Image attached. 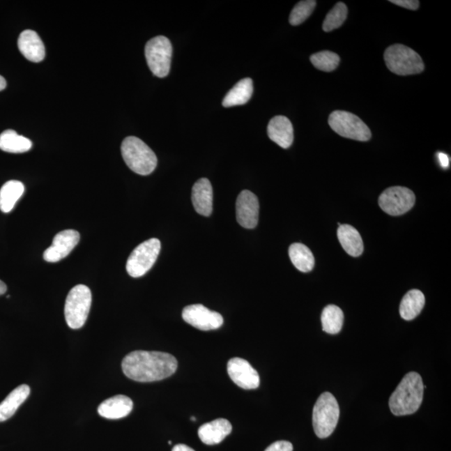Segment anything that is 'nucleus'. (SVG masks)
I'll return each mask as SVG.
<instances>
[{
    "instance_id": "1",
    "label": "nucleus",
    "mask_w": 451,
    "mask_h": 451,
    "mask_svg": "<svg viewBox=\"0 0 451 451\" xmlns=\"http://www.w3.org/2000/svg\"><path fill=\"white\" fill-rule=\"evenodd\" d=\"M178 360L168 353L137 351L128 353L122 361V371L134 381H162L178 369Z\"/></svg>"
},
{
    "instance_id": "2",
    "label": "nucleus",
    "mask_w": 451,
    "mask_h": 451,
    "mask_svg": "<svg viewBox=\"0 0 451 451\" xmlns=\"http://www.w3.org/2000/svg\"><path fill=\"white\" fill-rule=\"evenodd\" d=\"M425 385L416 372L408 373L391 395L389 406L392 414L404 416L415 414L423 402Z\"/></svg>"
},
{
    "instance_id": "3",
    "label": "nucleus",
    "mask_w": 451,
    "mask_h": 451,
    "mask_svg": "<svg viewBox=\"0 0 451 451\" xmlns=\"http://www.w3.org/2000/svg\"><path fill=\"white\" fill-rule=\"evenodd\" d=\"M121 154L130 170L142 176L153 174L158 158L146 143L136 137H128L121 144Z\"/></svg>"
},
{
    "instance_id": "4",
    "label": "nucleus",
    "mask_w": 451,
    "mask_h": 451,
    "mask_svg": "<svg viewBox=\"0 0 451 451\" xmlns=\"http://www.w3.org/2000/svg\"><path fill=\"white\" fill-rule=\"evenodd\" d=\"M340 411L338 402L330 392H324L316 402L313 411L314 431L320 439L330 436L338 425Z\"/></svg>"
},
{
    "instance_id": "5",
    "label": "nucleus",
    "mask_w": 451,
    "mask_h": 451,
    "mask_svg": "<svg viewBox=\"0 0 451 451\" xmlns=\"http://www.w3.org/2000/svg\"><path fill=\"white\" fill-rule=\"evenodd\" d=\"M387 68L399 75H411L423 72L425 65L420 54L403 45H394L385 52Z\"/></svg>"
},
{
    "instance_id": "6",
    "label": "nucleus",
    "mask_w": 451,
    "mask_h": 451,
    "mask_svg": "<svg viewBox=\"0 0 451 451\" xmlns=\"http://www.w3.org/2000/svg\"><path fill=\"white\" fill-rule=\"evenodd\" d=\"M91 303V291L87 286L79 284L70 291L66 301L65 316L70 328L78 330L85 326Z\"/></svg>"
},
{
    "instance_id": "7",
    "label": "nucleus",
    "mask_w": 451,
    "mask_h": 451,
    "mask_svg": "<svg viewBox=\"0 0 451 451\" xmlns=\"http://www.w3.org/2000/svg\"><path fill=\"white\" fill-rule=\"evenodd\" d=\"M145 56L147 65L155 77H167L170 72L172 57V45L168 38L159 36L147 42Z\"/></svg>"
},
{
    "instance_id": "8",
    "label": "nucleus",
    "mask_w": 451,
    "mask_h": 451,
    "mask_svg": "<svg viewBox=\"0 0 451 451\" xmlns=\"http://www.w3.org/2000/svg\"><path fill=\"white\" fill-rule=\"evenodd\" d=\"M330 128L339 136L359 142H368L372 134L364 121L355 114L335 111L328 118Z\"/></svg>"
},
{
    "instance_id": "9",
    "label": "nucleus",
    "mask_w": 451,
    "mask_h": 451,
    "mask_svg": "<svg viewBox=\"0 0 451 451\" xmlns=\"http://www.w3.org/2000/svg\"><path fill=\"white\" fill-rule=\"evenodd\" d=\"M161 242L158 238H151L137 246L130 254L126 271L132 277H141L150 270L157 261Z\"/></svg>"
},
{
    "instance_id": "10",
    "label": "nucleus",
    "mask_w": 451,
    "mask_h": 451,
    "mask_svg": "<svg viewBox=\"0 0 451 451\" xmlns=\"http://www.w3.org/2000/svg\"><path fill=\"white\" fill-rule=\"evenodd\" d=\"M415 204V193L404 187L388 188L379 198V206L390 216H400L406 213Z\"/></svg>"
},
{
    "instance_id": "11",
    "label": "nucleus",
    "mask_w": 451,
    "mask_h": 451,
    "mask_svg": "<svg viewBox=\"0 0 451 451\" xmlns=\"http://www.w3.org/2000/svg\"><path fill=\"white\" fill-rule=\"evenodd\" d=\"M183 319L190 326L202 331L217 330L223 324L220 314L201 305L185 307L183 311Z\"/></svg>"
},
{
    "instance_id": "12",
    "label": "nucleus",
    "mask_w": 451,
    "mask_h": 451,
    "mask_svg": "<svg viewBox=\"0 0 451 451\" xmlns=\"http://www.w3.org/2000/svg\"><path fill=\"white\" fill-rule=\"evenodd\" d=\"M227 373L236 385L244 390H254L260 385V377L250 362L234 358L227 362Z\"/></svg>"
},
{
    "instance_id": "13",
    "label": "nucleus",
    "mask_w": 451,
    "mask_h": 451,
    "mask_svg": "<svg viewBox=\"0 0 451 451\" xmlns=\"http://www.w3.org/2000/svg\"><path fill=\"white\" fill-rule=\"evenodd\" d=\"M236 214L239 225L244 229H252L258 225L259 202L254 193L244 190L239 194L236 204Z\"/></svg>"
},
{
    "instance_id": "14",
    "label": "nucleus",
    "mask_w": 451,
    "mask_h": 451,
    "mask_svg": "<svg viewBox=\"0 0 451 451\" xmlns=\"http://www.w3.org/2000/svg\"><path fill=\"white\" fill-rule=\"evenodd\" d=\"M81 236L77 231L65 230L54 238L52 245L44 252V259L48 263H57L66 258L77 246Z\"/></svg>"
},
{
    "instance_id": "15",
    "label": "nucleus",
    "mask_w": 451,
    "mask_h": 451,
    "mask_svg": "<svg viewBox=\"0 0 451 451\" xmlns=\"http://www.w3.org/2000/svg\"><path fill=\"white\" fill-rule=\"evenodd\" d=\"M192 201L196 212L201 216L209 217L213 213V190L210 181L206 178L198 180L194 184Z\"/></svg>"
},
{
    "instance_id": "16",
    "label": "nucleus",
    "mask_w": 451,
    "mask_h": 451,
    "mask_svg": "<svg viewBox=\"0 0 451 451\" xmlns=\"http://www.w3.org/2000/svg\"><path fill=\"white\" fill-rule=\"evenodd\" d=\"M268 137L284 149H288L293 142L292 122L284 116H274L268 125Z\"/></svg>"
},
{
    "instance_id": "17",
    "label": "nucleus",
    "mask_w": 451,
    "mask_h": 451,
    "mask_svg": "<svg viewBox=\"0 0 451 451\" xmlns=\"http://www.w3.org/2000/svg\"><path fill=\"white\" fill-rule=\"evenodd\" d=\"M20 52L29 61L38 63L44 60L45 48L38 33L26 29L20 33L18 40Z\"/></svg>"
},
{
    "instance_id": "18",
    "label": "nucleus",
    "mask_w": 451,
    "mask_h": 451,
    "mask_svg": "<svg viewBox=\"0 0 451 451\" xmlns=\"http://www.w3.org/2000/svg\"><path fill=\"white\" fill-rule=\"evenodd\" d=\"M132 410V399L123 395L113 396V397L105 400L98 407L99 415L109 420L125 418Z\"/></svg>"
},
{
    "instance_id": "19",
    "label": "nucleus",
    "mask_w": 451,
    "mask_h": 451,
    "mask_svg": "<svg viewBox=\"0 0 451 451\" xmlns=\"http://www.w3.org/2000/svg\"><path fill=\"white\" fill-rule=\"evenodd\" d=\"M231 429L233 427L229 420L217 419L202 425L198 429V436L206 445H217L229 435Z\"/></svg>"
},
{
    "instance_id": "20",
    "label": "nucleus",
    "mask_w": 451,
    "mask_h": 451,
    "mask_svg": "<svg viewBox=\"0 0 451 451\" xmlns=\"http://www.w3.org/2000/svg\"><path fill=\"white\" fill-rule=\"evenodd\" d=\"M31 395V388L27 385L17 387L0 403V422L10 419L18 408Z\"/></svg>"
},
{
    "instance_id": "21",
    "label": "nucleus",
    "mask_w": 451,
    "mask_h": 451,
    "mask_svg": "<svg viewBox=\"0 0 451 451\" xmlns=\"http://www.w3.org/2000/svg\"><path fill=\"white\" fill-rule=\"evenodd\" d=\"M339 241L345 252L349 256L360 257L364 252V243L359 231L355 227L348 225H339L338 233Z\"/></svg>"
},
{
    "instance_id": "22",
    "label": "nucleus",
    "mask_w": 451,
    "mask_h": 451,
    "mask_svg": "<svg viewBox=\"0 0 451 451\" xmlns=\"http://www.w3.org/2000/svg\"><path fill=\"white\" fill-rule=\"evenodd\" d=\"M425 305V295L418 289H412L404 295L399 306V314L407 321L415 319Z\"/></svg>"
},
{
    "instance_id": "23",
    "label": "nucleus",
    "mask_w": 451,
    "mask_h": 451,
    "mask_svg": "<svg viewBox=\"0 0 451 451\" xmlns=\"http://www.w3.org/2000/svg\"><path fill=\"white\" fill-rule=\"evenodd\" d=\"M252 93H254L252 79L250 78L243 79L227 93L223 99L222 105L224 107H233L246 104L251 99Z\"/></svg>"
},
{
    "instance_id": "24",
    "label": "nucleus",
    "mask_w": 451,
    "mask_h": 451,
    "mask_svg": "<svg viewBox=\"0 0 451 451\" xmlns=\"http://www.w3.org/2000/svg\"><path fill=\"white\" fill-rule=\"evenodd\" d=\"M24 192V185L20 181H8L0 189V210L3 213H10L16 202Z\"/></svg>"
},
{
    "instance_id": "25",
    "label": "nucleus",
    "mask_w": 451,
    "mask_h": 451,
    "mask_svg": "<svg viewBox=\"0 0 451 451\" xmlns=\"http://www.w3.org/2000/svg\"><path fill=\"white\" fill-rule=\"evenodd\" d=\"M32 148V142L13 130L0 134V150L10 153H24Z\"/></svg>"
},
{
    "instance_id": "26",
    "label": "nucleus",
    "mask_w": 451,
    "mask_h": 451,
    "mask_svg": "<svg viewBox=\"0 0 451 451\" xmlns=\"http://www.w3.org/2000/svg\"><path fill=\"white\" fill-rule=\"evenodd\" d=\"M289 258L294 267L302 273L313 270L315 259L313 252L302 243H293L289 247Z\"/></svg>"
},
{
    "instance_id": "27",
    "label": "nucleus",
    "mask_w": 451,
    "mask_h": 451,
    "mask_svg": "<svg viewBox=\"0 0 451 451\" xmlns=\"http://www.w3.org/2000/svg\"><path fill=\"white\" fill-rule=\"evenodd\" d=\"M344 316L342 309L336 305L324 307L321 321L323 330L330 335H337L342 330Z\"/></svg>"
},
{
    "instance_id": "28",
    "label": "nucleus",
    "mask_w": 451,
    "mask_h": 451,
    "mask_svg": "<svg viewBox=\"0 0 451 451\" xmlns=\"http://www.w3.org/2000/svg\"><path fill=\"white\" fill-rule=\"evenodd\" d=\"M348 16V8L345 3L339 2L332 8L323 21V31L330 32L342 26Z\"/></svg>"
},
{
    "instance_id": "29",
    "label": "nucleus",
    "mask_w": 451,
    "mask_h": 451,
    "mask_svg": "<svg viewBox=\"0 0 451 451\" xmlns=\"http://www.w3.org/2000/svg\"><path fill=\"white\" fill-rule=\"evenodd\" d=\"M310 61L315 68L326 72H331L339 66L340 58L339 54L326 50V52L312 54Z\"/></svg>"
},
{
    "instance_id": "30",
    "label": "nucleus",
    "mask_w": 451,
    "mask_h": 451,
    "mask_svg": "<svg viewBox=\"0 0 451 451\" xmlns=\"http://www.w3.org/2000/svg\"><path fill=\"white\" fill-rule=\"evenodd\" d=\"M317 2L314 0H305V1L298 2L293 8L289 16V23L297 26L301 24L309 18L314 12Z\"/></svg>"
},
{
    "instance_id": "31",
    "label": "nucleus",
    "mask_w": 451,
    "mask_h": 451,
    "mask_svg": "<svg viewBox=\"0 0 451 451\" xmlns=\"http://www.w3.org/2000/svg\"><path fill=\"white\" fill-rule=\"evenodd\" d=\"M293 446L289 441H280L274 442L265 451H293Z\"/></svg>"
},
{
    "instance_id": "32",
    "label": "nucleus",
    "mask_w": 451,
    "mask_h": 451,
    "mask_svg": "<svg viewBox=\"0 0 451 451\" xmlns=\"http://www.w3.org/2000/svg\"><path fill=\"white\" fill-rule=\"evenodd\" d=\"M390 2L411 10H416L420 6L418 0H391Z\"/></svg>"
},
{
    "instance_id": "33",
    "label": "nucleus",
    "mask_w": 451,
    "mask_h": 451,
    "mask_svg": "<svg viewBox=\"0 0 451 451\" xmlns=\"http://www.w3.org/2000/svg\"><path fill=\"white\" fill-rule=\"evenodd\" d=\"M437 158H438V160H439L441 166L442 167L445 168V169L449 167L450 159L448 155L443 153H439L437 154Z\"/></svg>"
},
{
    "instance_id": "34",
    "label": "nucleus",
    "mask_w": 451,
    "mask_h": 451,
    "mask_svg": "<svg viewBox=\"0 0 451 451\" xmlns=\"http://www.w3.org/2000/svg\"><path fill=\"white\" fill-rule=\"evenodd\" d=\"M171 451H195L191 448H189V446L183 445V444H179L176 445L174 446V449H172Z\"/></svg>"
},
{
    "instance_id": "35",
    "label": "nucleus",
    "mask_w": 451,
    "mask_h": 451,
    "mask_svg": "<svg viewBox=\"0 0 451 451\" xmlns=\"http://www.w3.org/2000/svg\"><path fill=\"white\" fill-rule=\"evenodd\" d=\"M7 86V82L6 81V79H4L2 75H0V91H3L6 89Z\"/></svg>"
},
{
    "instance_id": "36",
    "label": "nucleus",
    "mask_w": 451,
    "mask_h": 451,
    "mask_svg": "<svg viewBox=\"0 0 451 451\" xmlns=\"http://www.w3.org/2000/svg\"><path fill=\"white\" fill-rule=\"evenodd\" d=\"M7 286L4 282L0 280V296L6 293Z\"/></svg>"
},
{
    "instance_id": "37",
    "label": "nucleus",
    "mask_w": 451,
    "mask_h": 451,
    "mask_svg": "<svg viewBox=\"0 0 451 451\" xmlns=\"http://www.w3.org/2000/svg\"><path fill=\"white\" fill-rule=\"evenodd\" d=\"M191 420H192V421H195V420H196V418H195V417H191Z\"/></svg>"
}]
</instances>
